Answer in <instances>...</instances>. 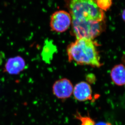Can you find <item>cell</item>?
<instances>
[{
    "label": "cell",
    "instance_id": "1",
    "mask_svg": "<svg viewBox=\"0 0 125 125\" xmlns=\"http://www.w3.org/2000/svg\"><path fill=\"white\" fill-rule=\"evenodd\" d=\"M97 45L92 39H78L68 45L67 53L70 62L80 65L100 67L101 66Z\"/></svg>",
    "mask_w": 125,
    "mask_h": 125
},
{
    "label": "cell",
    "instance_id": "2",
    "mask_svg": "<svg viewBox=\"0 0 125 125\" xmlns=\"http://www.w3.org/2000/svg\"><path fill=\"white\" fill-rule=\"evenodd\" d=\"M72 18V23L104 22V14L98 7L96 0H65Z\"/></svg>",
    "mask_w": 125,
    "mask_h": 125
},
{
    "label": "cell",
    "instance_id": "3",
    "mask_svg": "<svg viewBox=\"0 0 125 125\" xmlns=\"http://www.w3.org/2000/svg\"><path fill=\"white\" fill-rule=\"evenodd\" d=\"M72 18L69 12L65 10L54 12L50 17V25L53 32L62 33L67 31L71 26Z\"/></svg>",
    "mask_w": 125,
    "mask_h": 125
},
{
    "label": "cell",
    "instance_id": "4",
    "mask_svg": "<svg viewBox=\"0 0 125 125\" xmlns=\"http://www.w3.org/2000/svg\"><path fill=\"white\" fill-rule=\"evenodd\" d=\"M73 85L71 81L66 78L56 81L52 86L53 94L61 99L70 98L73 94Z\"/></svg>",
    "mask_w": 125,
    "mask_h": 125
},
{
    "label": "cell",
    "instance_id": "5",
    "mask_svg": "<svg viewBox=\"0 0 125 125\" xmlns=\"http://www.w3.org/2000/svg\"><path fill=\"white\" fill-rule=\"evenodd\" d=\"M25 67V60L22 57L17 56L8 59L5 64L4 72L10 74H19Z\"/></svg>",
    "mask_w": 125,
    "mask_h": 125
},
{
    "label": "cell",
    "instance_id": "6",
    "mask_svg": "<svg viewBox=\"0 0 125 125\" xmlns=\"http://www.w3.org/2000/svg\"><path fill=\"white\" fill-rule=\"evenodd\" d=\"M74 96L76 100L85 101L92 98V90L89 84L86 82L78 83L74 87Z\"/></svg>",
    "mask_w": 125,
    "mask_h": 125
},
{
    "label": "cell",
    "instance_id": "7",
    "mask_svg": "<svg viewBox=\"0 0 125 125\" xmlns=\"http://www.w3.org/2000/svg\"><path fill=\"white\" fill-rule=\"evenodd\" d=\"M111 79L116 85L122 86L125 85V66L120 64L116 65L111 73Z\"/></svg>",
    "mask_w": 125,
    "mask_h": 125
},
{
    "label": "cell",
    "instance_id": "8",
    "mask_svg": "<svg viewBox=\"0 0 125 125\" xmlns=\"http://www.w3.org/2000/svg\"><path fill=\"white\" fill-rule=\"evenodd\" d=\"M75 118L81 122V125H95L94 121L88 116H82L79 113L75 115Z\"/></svg>",
    "mask_w": 125,
    "mask_h": 125
},
{
    "label": "cell",
    "instance_id": "9",
    "mask_svg": "<svg viewBox=\"0 0 125 125\" xmlns=\"http://www.w3.org/2000/svg\"><path fill=\"white\" fill-rule=\"evenodd\" d=\"M96 3L101 10L106 11L111 6L112 0H96Z\"/></svg>",
    "mask_w": 125,
    "mask_h": 125
},
{
    "label": "cell",
    "instance_id": "10",
    "mask_svg": "<svg viewBox=\"0 0 125 125\" xmlns=\"http://www.w3.org/2000/svg\"><path fill=\"white\" fill-rule=\"evenodd\" d=\"M95 125H112L109 122H100L97 123Z\"/></svg>",
    "mask_w": 125,
    "mask_h": 125
},
{
    "label": "cell",
    "instance_id": "11",
    "mask_svg": "<svg viewBox=\"0 0 125 125\" xmlns=\"http://www.w3.org/2000/svg\"><path fill=\"white\" fill-rule=\"evenodd\" d=\"M122 17L123 20L125 21V10H124L123 11V13H122Z\"/></svg>",
    "mask_w": 125,
    "mask_h": 125
}]
</instances>
